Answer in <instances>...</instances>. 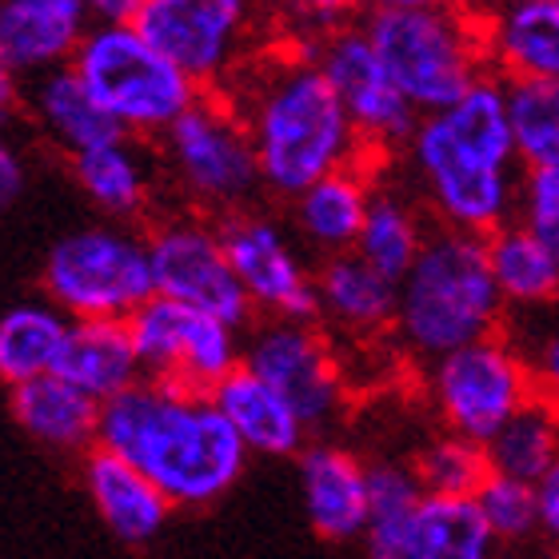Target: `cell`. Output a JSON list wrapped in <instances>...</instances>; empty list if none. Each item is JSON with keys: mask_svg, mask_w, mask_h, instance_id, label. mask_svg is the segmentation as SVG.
<instances>
[{"mask_svg": "<svg viewBox=\"0 0 559 559\" xmlns=\"http://www.w3.org/2000/svg\"><path fill=\"white\" fill-rule=\"evenodd\" d=\"M404 160L424 204L448 233L488 240L515 224L524 176L515 173L520 152L508 112V81L488 72L460 105L419 120L404 144Z\"/></svg>", "mask_w": 559, "mask_h": 559, "instance_id": "1", "label": "cell"}, {"mask_svg": "<svg viewBox=\"0 0 559 559\" xmlns=\"http://www.w3.org/2000/svg\"><path fill=\"white\" fill-rule=\"evenodd\" d=\"M140 476H148L173 508H209L245 476L248 448L209 392L164 380H140L105 404L100 443Z\"/></svg>", "mask_w": 559, "mask_h": 559, "instance_id": "2", "label": "cell"}, {"mask_svg": "<svg viewBox=\"0 0 559 559\" xmlns=\"http://www.w3.org/2000/svg\"><path fill=\"white\" fill-rule=\"evenodd\" d=\"M228 105L252 136L264 192L280 200H296L328 176L360 168L368 156L336 88L308 52L260 60L233 84Z\"/></svg>", "mask_w": 559, "mask_h": 559, "instance_id": "3", "label": "cell"}, {"mask_svg": "<svg viewBox=\"0 0 559 559\" xmlns=\"http://www.w3.org/2000/svg\"><path fill=\"white\" fill-rule=\"evenodd\" d=\"M503 304L484 236L436 228L416 269L400 280L396 340L419 364H436L452 352L500 336Z\"/></svg>", "mask_w": 559, "mask_h": 559, "instance_id": "4", "label": "cell"}, {"mask_svg": "<svg viewBox=\"0 0 559 559\" xmlns=\"http://www.w3.org/2000/svg\"><path fill=\"white\" fill-rule=\"evenodd\" d=\"M360 28L419 117L448 112L491 72L484 24L448 4L388 0L364 12Z\"/></svg>", "mask_w": 559, "mask_h": 559, "instance_id": "5", "label": "cell"}, {"mask_svg": "<svg viewBox=\"0 0 559 559\" xmlns=\"http://www.w3.org/2000/svg\"><path fill=\"white\" fill-rule=\"evenodd\" d=\"M72 69L124 136L164 140L209 96L132 21H93Z\"/></svg>", "mask_w": 559, "mask_h": 559, "instance_id": "6", "label": "cell"}, {"mask_svg": "<svg viewBox=\"0 0 559 559\" xmlns=\"http://www.w3.org/2000/svg\"><path fill=\"white\" fill-rule=\"evenodd\" d=\"M40 284L48 304H57L76 324L84 320L129 324L156 296L148 236L112 221L69 228L48 245Z\"/></svg>", "mask_w": 559, "mask_h": 559, "instance_id": "7", "label": "cell"}, {"mask_svg": "<svg viewBox=\"0 0 559 559\" xmlns=\"http://www.w3.org/2000/svg\"><path fill=\"white\" fill-rule=\"evenodd\" d=\"M428 400L443 431L488 448L527 404H536L532 364L520 344L491 336L428 364Z\"/></svg>", "mask_w": 559, "mask_h": 559, "instance_id": "8", "label": "cell"}, {"mask_svg": "<svg viewBox=\"0 0 559 559\" xmlns=\"http://www.w3.org/2000/svg\"><path fill=\"white\" fill-rule=\"evenodd\" d=\"M160 144L173 185L197 209L233 216L264 188L252 136L224 96H204L188 117L176 120Z\"/></svg>", "mask_w": 559, "mask_h": 559, "instance_id": "9", "label": "cell"}, {"mask_svg": "<svg viewBox=\"0 0 559 559\" xmlns=\"http://www.w3.org/2000/svg\"><path fill=\"white\" fill-rule=\"evenodd\" d=\"M132 344H136L144 380H164L192 392H216L233 372L245 368V328H233L185 308L176 300L152 296L129 320Z\"/></svg>", "mask_w": 559, "mask_h": 559, "instance_id": "10", "label": "cell"}, {"mask_svg": "<svg viewBox=\"0 0 559 559\" xmlns=\"http://www.w3.org/2000/svg\"><path fill=\"white\" fill-rule=\"evenodd\" d=\"M245 368L288 400L308 436L332 428L348 404V376L332 340L316 324L264 320L245 344Z\"/></svg>", "mask_w": 559, "mask_h": 559, "instance_id": "11", "label": "cell"}, {"mask_svg": "<svg viewBox=\"0 0 559 559\" xmlns=\"http://www.w3.org/2000/svg\"><path fill=\"white\" fill-rule=\"evenodd\" d=\"M152 284L156 296L245 328L252 316L245 288L224 252L221 228L200 216H168L148 233Z\"/></svg>", "mask_w": 559, "mask_h": 559, "instance_id": "12", "label": "cell"}, {"mask_svg": "<svg viewBox=\"0 0 559 559\" xmlns=\"http://www.w3.org/2000/svg\"><path fill=\"white\" fill-rule=\"evenodd\" d=\"M312 57L324 69L328 84L336 88L340 105L368 152H392L408 144L424 117L400 93V84L392 81V72L360 24H344L332 36L316 40Z\"/></svg>", "mask_w": 559, "mask_h": 559, "instance_id": "13", "label": "cell"}, {"mask_svg": "<svg viewBox=\"0 0 559 559\" xmlns=\"http://www.w3.org/2000/svg\"><path fill=\"white\" fill-rule=\"evenodd\" d=\"M224 252L233 260V272L245 288L252 312H264L269 320H300L312 324L320 316L316 296V272L304 264L284 224L264 212H233L221 224Z\"/></svg>", "mask_w": 559, "mask_h": 559, "instance_id": "14", "label": "cell"}, {"mask_svg": "<svg viewBox=\"0 0 559 559\" xmlns=\"http://www.w3.org/2000/svg\"><path fill=\"white\" fill-rule=\"evenodd\" d=\"M132 24L200 88L233 76L248 40L240 0H136Z\"/></svg>", "mask_w": 559, "mask_h": 559, "instance_id": "15", "label": "cell"}, {"mask_svg": "<svg viewBox=\"0 0 559 559\" xmlns=\"http://www.w3.org/2000/svg\"><path fill=\"white\" fill-rule=\"evenodd\" d=\"M304 515L316 536L352 544L368 536L372 524V464L332 440L308 443L296 460Z\"/></svg>", "mask_w": 559, "mask_h": 559, "instance_id": "16", "label": "cell"}, {"mask_svg": "<svg viewBox=\"0 0 559 559\" xmlns=\"http://www.w3.org/2000/svg\"><path fill=\"white\" fill-rule=\"evenodd\" d=\"M93 9L84 0H4L0 4V69L4 81H36L72 69Z\"/></svg>", "mask_w": 559, "mask_h": 559, "instance_id": "17", "label": "cell"}, {"mask_svg": "<svg viewBox=\"0 0 559 559\" xmlns=\"http://www.w3.org/2000/svg\"><path fill=\"white\" fill-rule=\"evenodd\" d=\"M84 491L93 500L100 524L129 548H144L168 527L173 503L164 500V491L148 476H140L136 467L124 464L120 455L93 448L81 464Z\"/></svg>", "mask_w": 559, "mask_h": 559, "instance_id": "18", "label": "cell"}, {"mask_svg": "<svg viewBox=\"0 0 559 559\" xmlns=\"http://www.w3.org/2000/svg\"><path fill=\"white\" fill-rule=\"evenodd\" d=\"M479 24L500 81H559V0H512Z\"/></svg>", "mask_w": 559, "mask_h": 559, "instance_id": "19", "label": "cell"}, {"mask_svg": "<svg viewBox=\"0 0 559 559\" xmlns=\"http://www.w3.org/2000/svg\"><path fill=\"white\" fill-rule=\"evenodd\" d=\"M72 180L105 221L129 224L144 216L156 192V164L136 136H117L69 160Z\"/></svg>", "mask_w": 559, "mask_h": 559, "instance_id": "20", "label": "cell"}, {"mask_svg": "<svg viewBox=\"0 0 559 559\" xmlns=\"http://www.w3.org/2000/svg\"><path fill=\"white\" fill-rule=\"evenodd\" d=\"M9 412L28 440L45 443L52 452L88 455L100 443V412L105 408L57 372L12 388Z\"/></svg>", "mask_w": 559, "mask_h": 559, "instance_id": "21", "label": "cell"}, {"mask_svg": "<svg viewBox=\"0 0 559 559\" xmlns=\"http://www.w3.org/2000/svg\"><path fill=\"white\" fill-rule=\"evenodd\" d=\"M316 296L320 316L328 324L352 336H376L384 328H396L400 312V284L376 272L356 252L348 257H328L316 269Z\"/></svg>", "mask_w": 559, "mask_h": 559, "instance_id": "22", "label": "cell"}, {"mask_svg": "<svg viewBox=\"0 0 559 559\" xmlns=\"http://www.w3.org/2000/svg\"><path fill=\"white\" fill-rule=\"evenodd\" d=\"M57 376H64L72 388H81L84 396L96 400L100 408L120 400L124 392H132L144 380V368H140L129 324H120V320L72 324V336L64 344Z\"/></svg>", "mask_w": 559, "mask_h": 559, "instance_id": "23", "label": "cell"}, {"mask_svg": "<svg viewBox=\"0 0 559 559\" xmlns=\"http://www.w3.org/2000/svg\"><path fill=\"white\" fill-rule=\"evenodd\" d=\"M376 185L364 176V168H348L312 185L308 192L292 200V228L304 245L320 257H348L360 245L368 204Z\"/></svg>", "mask_w": 559, "mask_h": 559, "instance_id": "24", "label": "cell"}, {"mask_svg": "<svg viewBox=\"0 0 559 559\" xmlns=\"http://www.w3.org/2000/svg\"><path fill=\"white\" fill-rule=\"evenodd\" d=\"M24 108L36 120V129L45 132L60 152H69V160L96 148V144L124 136L105 108L96 105V96L76 76V69H57L48 76L28 81L24 84Z\"/></svg>", "mask_w": 559, "mask_h": 559, "instance_id": "25", "label": "cell"}, {"mask_svg": "<svg viewBox=\"0 0 559 559\" xmlns=\"http://www.w3.org/2000/svg\"><path fill=\"white\" fill-rule=\"evenodd\" d=\"M212 400L224 412V419L236 428L248 455H276V460H284V455H300L308 448L304 419L257 372H248V368L233 372L212 392Z\"/></svg>", "mask_w": 559, "mask_h": 559, "instance_id": "26", "label": "cell"}, {"mask_svg": "<svg viewBox=\"0 0 559 559\" xmlns=\"http://www.w3.org/2000/svg\"><path fill=\"white\" fill-rule=\"evenodd\" d=\"M69 316L48 300H24L0 316V380L9 388L57 372L72 336Z\"/></svg>", "mask_w": 559, "mask_h": 559, "instance_id": "27", "label": "cell"}, {"mask_svg": "<svg viewBox=\"0 0 559 559\" xmlns=\"http://www.w3.org/2000/svg\"><path fill=\"white\" fill-rule=\"evenodd\" d=\"M400 559H500V539L476 500L424 496L404 532Z\"/></svg>", "mask_w": 559, "mask_h": 559, "instance_id": "28", "label": "cell"}, {"mask_svg": "<svg viewBox=\"0 0 559 559\" xmlns=\"http://www.w3.org/2000/svg\"><path fill=\"white\" fill-rule=\"evenodd\" d=\"M491 276L500 288L503 304L515 312H544L559 304V264L524 224L515 221L488 236Z\"/></svg>", "mask_w": 559, "mask_h": 559, "instance_id": "29", "label": "cell"}, {"mask_svg": "<svg viewBox=\"0 0 559 559\" xmlns=\"http://www.w3.org/2000/svg\"><path fill=\"white\" fill-rule=\"evenodd\" d=\"M428 228L419 221L416 204L396 188H376L372 204H368V221H364L360 245L356 257L368 260L376 272H384L388 280H404L416 269L419 252L428 245Z\"/></svg>", "mask_w": 559, "mask_h": 559, "instance_id": "30", "label": "cell"}, {"mask_svg": "<svg viewBox=\"0 0 559 559\" xmlns=\"http://www.w3.org/2000/svg\"><path fill=\"white\" fill-rule=\"evenodd\" d=\"M491 472L524 484H539L559 460V412H551L544 400L527 404L508 428L488 443Z\"/></svg>", "mask_w": 559, "mask_h": 559, "instance_id": "31", "label": "cell"}, {"mask_svg": "<svg viewBox=\"0 0 559 559\" xmlns=\"http://www.w3.org/2000/svg\"><path fill=\"white\" fill-rule=\"evenodd\" d=\"M508 112L515 152L527 173L559 168V81L508 84Z\"/></svg>", "mask_w": 559, "mask_h": 559, "instance_id": "32", "label": "cell"}, {"mask_svg": "<svg viewBox=\"0 0 559 559\" xmlns=\"http://www.w3.org/2000/svg\"><path fill=\"white\" fill-rule=\"evenodd\" d=\"M412 472L424 484L428 496H448V500H476V491L488 484L491 460L484 443H472L464 436L440 431L431 436L412 460Z\"/></svg>", "mask_w": 559, "mask_h": 559, "instance_id": "33", "label": "cell"}, {"mask_svg": "<svg viewBox=\"0 0 559 559\" xmlns=\"http://www.w3.org/2000/svg\"><path fill=\"white\" fill-rule=\"evenodd\" d=\"M424 496L428 491L416 479L412 464H400V460L396 464L392 460L372 464V524L364 536L368 556H400L404 532H408L412 515L419 512Z\"/></svg>", "mask_w": 559, "mask_h": 559, "instance_id": "34", "label": "cell"}, {"mask_svg": "<svg viewBox=\"0 0 559 559\" xmlns=\"http://www.w3.org/2000/svg\"><path fill=\"white\" fill-rule=\"evenodd\" d=\"M476 508L500 544H524L539 536V491L536 484L491 472L488 484L476 491Z\"/></svg>", "mask_w": 559, "mask_h": 559, "instance_id": "35", "label": "cell"}, {"mask_svg": "<svg viewBox=\"0 0 559 559\" xmlns=\"http://www.w3.org/2000/svg\"><path fill=\"white\" fill-rule=\"evenodd\" d=\"M527 233L536 236L539 245L548 248L559 264V168H539V173H524V188H520V216Z\"/></svg>", "mask_w": 559, "mask_h": 559, "instance_id": "36", "label": "cell"}, {"mask_svg": "<svg viewBox=\"0 0 559 559\" xmlns=\"http://www.w3.org/2000/svg\"><path fill=\"white\" fill-rule=\"evenodd\" d=\"M532 380H536V400H544L551 412H559V328H548L527 352Z\"/></svg>", "mask_w": 559, "mask_h": 559, "instance_id": "37", "label": "cell"}, {"mask_svg": "<svg viewBox=\"0 0 559 559\" xmlns=\"http://www.w3.org/2000/svg\"><path fill=\"white\" fill-rule=\"evenodd\" d=\"M539 491V536L548 539L551 548H559V460L548 476L536 484Z\"/></svg>", "mask_w": 559, "mask_h": 559, "instance_id": "38", "label": "cell"}, {"mask_svg": "<svg viewBox=\"0 0 559 559\" xmlns=\"http://www.w3.org/2000/svg\"><path fill=\"white\" fill-rule=\"evenodd\" d=\"M24 185H28V164H24L21 148L4 144V148H0V200H4V204H16Z\"/></svg>", "mask_w": 559, "mask_h": 559, "instance_id": "39", "label": "cell"}, {"mask_svg": "<svg viewBox=\"0 0 559 559\" xmlns=\"http://www.w3.org/2000/svg\"><path fill=\"white\" fill-rule=\"evenodd\" d=\"M368 559H400V556H368Z\"/></svg>", "mask_w": 559, "mask_h": 559, "instance_id": "40", "label": "cell"}]
</instances>
